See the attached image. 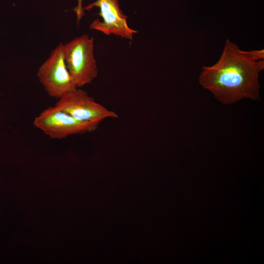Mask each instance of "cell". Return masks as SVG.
<instances>
[{
    "label": "cell",
    "mask_w": 264,
    "mask_h": 264,
    "mask_svg": "<svg viewBox=\"0 0 264 264\" xmlns=\"http://www.w3.org/2000/svg\"><path fill=\"white\" fill-rule=\"evenodd\" d=\"M55 106L78 120L98 124L105 119L118 117L114 111L96 102L87 91L78 88L61 96Z\"/></svg>",
    "instance_id": "5b68a950"
},
{
    "label": "cell",
    "mask_w": 264,
    "mask_h": 264,
    "mask_svg": "<svg viewBox=\"0 0 264 264\" xmlns=\"http://www.w3.org/2000/svg\"><path fill=\"white\" fill-rule=\"evenodd\" d=\"M37 77L47 94L53 98L59 99L78 88L67 69L62 43L52 51L39 67Z\"/></svg>",
    "instance_id": "3957f363"
},
{
    "label": "cell",
    "mask_w": 264,
    "mask_h": 264,
    "mask_svg": "<svg viewBox=\"0 0 264 264\" xmlns=\"http://www.w3.org/2000/svg\"><path fill=\"white\" fill-rule=\"evenodd\" d=\"M264 69V49L243 50L227 39L219 60L203 66L199 83L223 104L246 98L258 101L259 74Z\"/></svg>",
    "instance_id": "6da1fadb"
},
{
    "label": "cell",
    "mask_w": 264,
    "mask_h": 264,
    "mask_svg": "<svg viewBox=\"0 0 264 264\" xmlns=\"http://www.w3.org/2000/svg\"><path fill=\"white\" fill-rule=\"evenodd\" d=\"M64 50L67 69L78 88L97 77L93 37L86 34L76 37L64 44Z\"/></svg>",
    "instance_id": "7a4b0ae2"
},
{
    "label": "cell",
    "mask_w": 264,
    "mask_h": 264,
    "mask_svg": "<svg viewBox=\"0 0 264 264\" xmlns=\"http://www.w3.org/2000/svg\"><path fill=\"white\" fill-rule=\"evenodd\" d=\"M33 124L50 137L59 139L72 135L92 132L99 125L78 120L55 106L41 112L34 119Z\"/></svg>",
    "instance_id": "277c9868"
},
{
    "label": "cell",
    "mask_w": 264,
    "mask_h": 264,
    "mask_svg": "<svg viewBox=\"0 0 264 264\" xmlns=\"http://www.w3.org/2000/svg\"><path fill=\"white\" fill-rule=\"evenodd\" d=\"M96 7L100 12L98 14L102 20H94L90 24L91 29L100 31L107 35H114L123 38L132 40L137 31L130 28L128 23V17L121 10L118 0H95L85 7L89 10Z\"/></svg>",
    "instance_id": "8992f818"
},
{
    "label": "cell",
    "mask_w": 264,
    "mask_h": 264,
    "mask_svg": "<svg viewBox=\"0 0 264 264\" xmlns=\"http://www.w3.org/2000/svg\"><path fill=\"white\" fill-rule=\"evenodd\" d=\"M73 11H74L76 13L77 22H79L84 15V12L82 5V0H77V6L73 8Z\"/></svg>",
    "instance_id": "52a82bcc"
}]
</instances>
